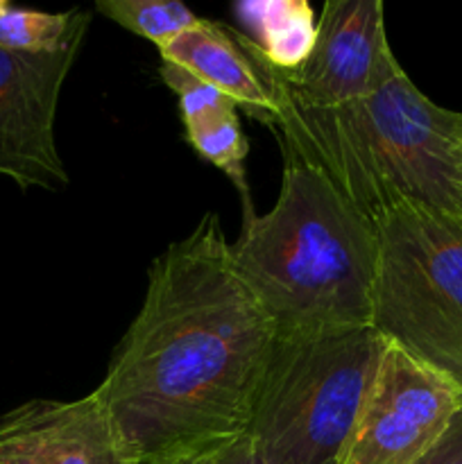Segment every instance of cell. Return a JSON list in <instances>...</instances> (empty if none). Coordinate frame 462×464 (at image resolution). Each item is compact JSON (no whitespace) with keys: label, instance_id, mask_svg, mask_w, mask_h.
Masks as SVG:
<instances>
[{"label":"cell","instance_id":"6da1fadb","mask_svg":"<svg viewBox=\"0 0 462 464\" xmlns=\"http://www.w3.org/2000/svg\"><path fill=\"white\" fill-rule=\"evenodd\" d=\"M274 340L207 213L152 261L139 315L93 390L130 464L211 456L247 435Z\"/></svg>","mask_w":462,"mask_h":464},{"label":"cell","instance_id":"7a4b0ae2","mask_svg":"<svg viewBox=\"0 0 462 464\" xmlns=\"http://www.w3.org/2000/svg\"><path fill=\"white\" fill-rule=\"evenodd\" d=\"M284 148L279 198L245 220L231 258L276 334H331L371 326L379 236L333 181Z\"/></svg>","mask_w":462,"mask_h":464},{"label":"cell","instance_id":"3957f363","mask_svg":"<svg viewBox=\"0 0 462 464\" xmlns=\"http://www.w3.org/2000/svg\"><path fill=\"white\" fill-rule=\"evenodd\" d=\"M272 100L279 140L370 222L412 204L462 225V113L426 98L401 66L376 93L344 107Z\"/></svg>","mask_w":462,"mask_h":464},{"label":"cell","instance_id":"277c9868","mask_svg":"<svg viewBox=\"0 0 462 464\" xmlns=\"http://www.w3.org/2000/svg\"><path fill=\"white\" fill-rule=\"evenodd\" d=\"M388 343L371 326L276 334L247 438L265 464H342Z\"/></svg>","mask_w":462,"mask_h":464},{"label":"cell","instance_id":"5b68a950","mask_svg":"<svg viewBox=\"0 0 462 464\" xmlns=\"http://www.w3.org/2000/svg\"><path fill=\"white\" fill-rule=\"evenodd\" d=\"M374 227L371 329L462 390V225L399 204Z\"/></svg>","mask_w":462,"mask_h":464},{"label":"cell","instance_id":"8992f818","mask_svg":"<svg viewBox=\"0 0 462 464\" xmlns=\"http://www.w3.org/2000/svg\"><path fill=\"white\" fill-rule=\"evenodd\" d=\"M240 44L261 71L270 95L306 109H335L370 98L401 66L390 50L380 0L324 3L315 48L293 72L272 68L247 34H240Z\"/></svg>","mask_w":462,"mask_h":464},{"label":"cell","instance_id":"52a82bcc","mask_svg":"<svg viewBox=\"0 0 462 464\" xmlns=\"http://www.w3.org/2000/svg\"><path fill=\"white\" fill-rule=\"evenodd\" d=\"M462 408L448 376L388 343L342 464H412Z\"/></svg>","mask_w":462,"mask_h":464},{"label":"cell","instance_id":"ba28073f","mask_svg":"<svg viewBox=\"0 0 462 464\" xmlns=\"http://www.w3.org/2000/svg\"><path fill=\"white\" fill-rule=\"evenodd\" d=\"M84 39L75 36L48 54L0 48V175L21 188L62 190L71 181L54 140V116Z\"/></svg>","mask_w":462,"mask_h":464},{"label":"cell","instance_id":"9c48e42d","mask_svg":"<svg viewBox=\"0 0 462 464\" xmlns=\"http://www.w3.org/2000/svg\"><path fill=\"white\" fill-rule=\"evenodd\" d=\"M0 464H130L107 408L82 399H32L0 415Z\"/></svg>","mask_w":462,"mask_h":464},{"label":"cell","instance_id":"30bf717a","mask_svg":"<svg viewBox=\"0 0 462 464\" xmlns=\"http://www.w3.org/2000/svg\"><path fill=\"white\" fill-rule=\"evenodd\" d=\"M161 62L177 63L229 95L249 118L276 131V104L261 71L240 44V34L220 23L199 18L190 30L159 48Z\"/></svg>","mask_w":462,"mask_h":464},{"label":"cell","instance_id":"8fae6325","mask_svg":"<svg viewBox=\"0 0 462 464\" xmlns=\"http://www.w3.org/2000/svg\"><path fill=\"white\" fill-rule=\"evenodd\" d=\"M236 14L258 54L276 71L293 72L311 57L317 18L303 0H245Z\"/></svg>","mask_w":462,"mask_h":464},{"label":"cell","instance_id":"7c38bea8","mask_svg":"<svg viewBox=\"0 0 462 464\" xmlns=\"http://www.w3.org/2000/svg\"><path fill=\"white\" fill-rule=\"evenodd\" d=\"M89 23L91 14L86 9L48 14L5 3L0 9V48L34 54L59 53L75 36L86 34Z\"/></svg>","mask_w":462,"mask_h":464},{"label":"cell","instance_id":"4fadbf2b","mask_svg":"<svg viewBox=\"0 0 462 464\" xmlns=\"http://www.w3.org/2000/svg\"><path fill=\"white\" fill-rule=\"evenodd\" d=\"M186 139L204 161L213 163L217 170L229 177L231 184L238 190L240 202H243L245 220L256 216L252 207V195H249L247 172H245L249 143L245 139L243 127H240L238 111L217 113L207 121L186 125Z\"/></svg>","mask_w":462,"mask_h":464},{"label":"cell","instance_id":"5bb4252c","mask_svg":"<svg viewBox=\"0 0 462 464\" xmlns=\"http://www.w3.org/2000/svg\"><path fill=\"white\" fill-rule=\"evenodd\" d=\"M95 9L136 36L152 41L157 48L199 21L197 14L179 0H98Z\"/></svg>","mask_w":462,"mask_h":464},{"label":"cell","instance_id":"9a60e30c","mask_svg":"<svg viewBox=\"0 0 462 464\" xmlns=\"http://www.w3.org/2000/svg\"><path fill=\"white\" fill-rule=\"evenodd\" d=\"M159 75H161V80L166 82L168 89L179 98V109H181V118H184V125H193V122L207 121V118L217 116V113L238 111V104H236L229 95H225L222 91H217L216 86L199 80V77H195L193 72L177 66V63L161 62V66H159Z\"/></svg>","mask_w":462,"mask_h":464},{"label":"cell","instance_id":"2e32d148","mask_svg":"<svg viewBox=\"0 0 462 464\" xmlns=\"http://www.w3.org/2000/svg\"><path fill=\"white\" fill-rule=\"evenodd\" d=\"M412 464H462V408L453 415L451 424L433 442V447Z\"/></svg>","mask_w":462,"mask_h":464},{"label":"cell","instance_id":"e0dca14e","mask_svg":"<svg viewBox=\"0 0 462 464\" xmlns=\"http://www.w3.org/2000/svg\"><path fill=\"white\" fill-rule=\"evenodd\" d=\"M213 464H265L261 460V456L254 449L252 440L247 435H243L236 442L226 444L220 451L213 453Z\"/></svg>","mask_w":462,"mask_h":464},{"label":"cell","instance_id":"ac0fdd59","mask_svg":"<svg viewBox=\"0 0 462 464\" xmlns=\"http://www.w3.org/2000/svg\"><path fill=\"white\" fill-rule=\"evenodd\" d=\"M172 464H213V453H211V456L190 458V460H181V462H172Z\"/></svg>","mask_w":462,"mask_h":464},{"label":"cell","instance_id":"d6986e66","mask_svg":"<svg viewBox=\"0 0 462 464\" xmlns=\"http://www.w3.org/2000/svg\"><path fill=\"white\" fill-rule=\"evenodd\" d=\"M5 3H7V0H0V9H3V5H5Z\"/></svg>","mask_w":462,"mask_h":464}]
</instances>
